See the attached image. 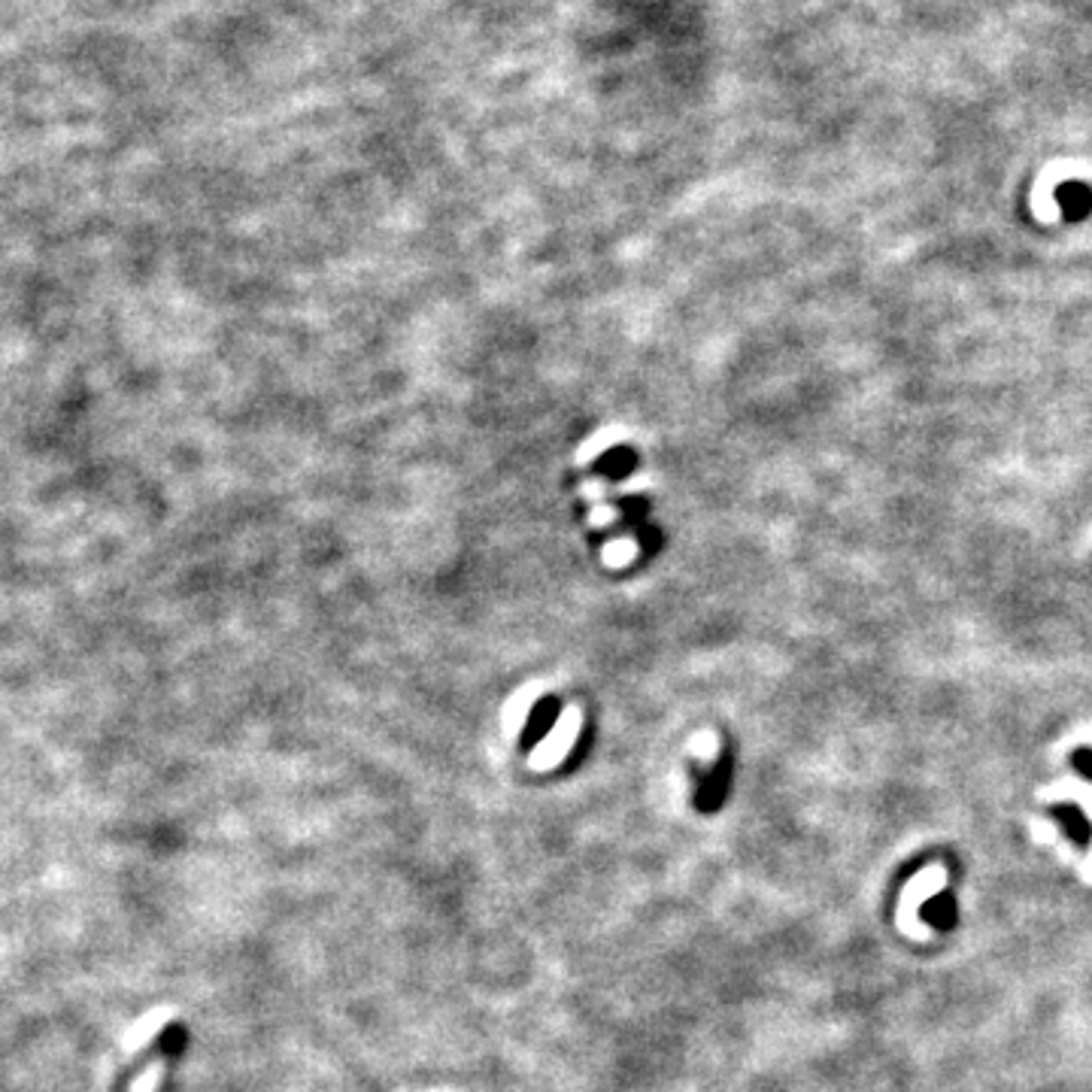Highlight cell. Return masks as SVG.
Wrapping results in <instances>:
<instances>
[{"instance_id": "obj_3", "label": "cell", "mask_w": 1092, "mask_h": 1092, "mask_svg": "<svg viewBox=\"0 0 1092 1092\" xmlns=\"http://www.w3.org/2000/svg\"><path fill=\"white\" fill-rule=\"evenodd\" d=\"M926 920L938 926V929H950L956 922V907H953V898L950 895H941L926 905Z\"/></svg>"}, {"instance_id": "obj_1", "label": "cell", "mask_w": 1092, "mask_h": 1092, "mask_svg": "<svg viewBox=\"0 0 1092 1092\" xmlns=\"http://www.w3.org/2000/svg\"><path fill=\"white\" fill-rule=\"evenodd\" d=\"M1056 201H1059L1063 216L1071 222H1080L1092 213V191L1083 183H1065L1056 188Z\"/></svg>"}, {"instance_id": "obj_2", "label": "cell", "mask_w": 1092, "mask_h": 1092, "mask_svg": "<svg viewBox=\"0 0 1092 1092\" xmlns=\"http://www.w3.org/2000/svg\"><path fill=\"white\" fill-rule=\"evenodd\" d=\"M1053 814L1059 817V822H1063V826H1065V832L1071 834V837H1075L1078 844H1083V841L1090 837V822H1087V817H1083V814H1080V810L1075 805L1056 807Z\"/></svg>"}, {"instance_id": "obj_4", "label": "cell", "mask_w": 1092, "mask_h": 1092, "mask_svg": "<svg viewBox=\"0 0 1092 1092\" xmlns=\"http://www.w3.org/2000/svg\"><path fill=\"white\" fill-rule=\"evenodd\" d=\"M1075 768H1078L1080 774L1087 777V780H1092V749L1090 747H1080L1078 753H1075Z\"/></svg>"}]
</instances>
